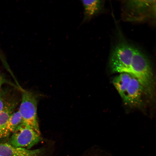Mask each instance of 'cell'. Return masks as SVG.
Instances as JSON below:
<instances>
[{
  "label": "cell",
  "mask_w": 156,
  "mask_h": 156,
  "mask_svg": "<svg viewBox=\"0 0 156 156\" xmlns=\"http://www.w3.org/2000/svg\"><path fill=\"white\" fill-rule=\"evenodd\" d=\"M129 73L139 80L143 86L144 93L152 98L153 93L154 82L151 65L147 57L136 48Z\"/></svg>",
  "instance_id": "obj_1"
},
{
  "label": "cell",
  "mask_w": 156,
  "mask_h": 156,
  "mask_svg": "<svg viewBox=\"0 0 156 156\" xmlns=\"http://www.w3.org/2000/svg\"><path fill=\"white\" fill-rule=\"evenodd\" d=\"M156 1L129 0L123 3L122 14L127 21L141 22L155 16Z\"/></svg>",
  "instance_id": "obj_2"
},
{
  "label": "cell",
  "mask_w": 156,
  "mask_h": 156,
  "mask_svg": "<svg viewBox=\"0 0 156 156\" xmlns=\"http://www.w3.org/2000/svg\"><path fill=\"white\" fill-rule=\"evenodd\" d=\"M135 48L122 42L114 47L110 55L109 65L113 73H129Z\"/></svg>",
  "instance_id": "obj_3"
},
{
  "label": "cell",
  "mask_w": 156,
  "mask_h": 156,
  "mask_svg": "<svg viewBox=\"0 0 156 156\" xmlns=\"http://www.w3.org/2000/svg\"><path fill=\"white\" fill-rule=\"evenodd\" d=\"M37 99L32 92L23 90L21 102L18 110L23 122L40 135L37 115Z\"/></svg>",
  "instance_id": "obj_4"
},
{
  "label": "cell",
  "mask_w": 156,
  "mask_h": 156,
  "mask_svg": "<svg viewBox=\"0 0 156 156\" xmlns=\"http://www.w3.org/2000/svg\"><path fill=\"white\" fill-rule=\"evenodd\" d=\"M41 139L40 135L23 122L12 133L7 143L14 147L29 149Z\"/></svg>",
  "instance_id": "obj_5"
},
{
  "label": "cell",
  "mask_w": 156,
  "mask_h": 156,
  "mask_svg": "<svg viewBox=\"0 0 156 156\" xmlns=\"http://www.w3.org/2000/svg\"><path fill=\"white\" fill-rule=\"evenodd\" d=\"M144 88L139 80L132 75L125 95L122 98L124 103L133 107H140L142 105V97Z\"/></svg>",
  "instance_id": "obj_6"
},
{
  "label": "cell",
  "mask_w": 156,
  "mask_h": 156,
  "mask_svg": "<svg viewBox=\"0 0 156 156\" xmlns=\"http://www.w3.org/2000/svg\"><path fill=\"white\" fill-rule=\"evenodd\" d=\"M44 151L43 148L31 150L0 143V155L2 156H42Z\"/></svg>",
  "instance_id": "obj_7"
},
{
  "label": "cell",
  "mask_w": 156,
  "mask_h": 156,
  "mask_svg": "<svg viewBox=\"0 0 156 156\" xmlns=\"http://www.w3.org/2000/svg\"><path fill=\"white\" fill-rule=\"evenodd\" d=\"M15 102L9 101L4 108L0 112V139L7 136V125L8 120L14 112L16 106Z\"/></svg>",
  "instance_id": "obj_8"
},
{
  "label": "cell",
  "mask_w": 156,
  "mask_h": 156,
  "mask_svg": "<svg viewBox=\"0 0 156 156\" xmlns=\"http://www.w3.org/2000/svg\"><path fill=\"white\" fill-rule=\"evenodd\" d=\"M84 8L82 23L89 21L101 9L102 2L100 0H81Z\"/></svg>",
  "instance_id": "obj_9"
},
{
  "label": "cell",
  "mask_w": 156,
  "mask_h": 156,
  "mask_svg": "<svg viewBox=\"0 0 156 156\" xmlns=\"http://www.w3.org/2000/svg\"><path fill=\"white\" fill-rule=\"evenodd\" d=\"M132 75L127 73H122L114 77L112 83L122 99L123 98Z\"/></svg>",
  "instance_id": "obj_10"
},
{
  "label": "cell",
  "mask_w": 156,
  "mask_h": 156,
  "mask_svg": "<svg viewBox=\"0 0 156 156\" xmlns=\"http://www.w3.org/2000/svg\"><path fill=\"white\" fill-rule=\"evenodd\" d=\"M23 122L22 116L19 111L14 112L10 116L7 122V137L12 133Z\"/></svg>",
  "instance_id": "obj_11"
},
{
  "label": "cell",
  "mask_w": 156,
  "mask_h": 156,
  "mask_svg": "<svg viewBox=\"0 0 156 156\" xmlns=\"http://www.w3.org/2000/svg\"><path fill=\"white\" fill-rule=\"evenodd\" d=\"M9 101L7 99L4 93L0 91V112L4 108Z\"/></svg>",
  "instance_id": "obj_12"
},
{
  "label": "cell",
  "mask_w": 156,
  "mask_h": 156,
  "mask_svg": "<svg viewBox=\"0 0 156 156\" xmlns=\"http://www.w3.org/2000/svg\"><path fill=\"white\" fill-rule=\"evenodd\" d=\"M8 83L6 79L0 72V88L5 83Z\"/></svg>",
  "instance_id": "obj_13"
},
{
  "label": "cell",
  "mask_w": 156,
  "mask_h": 156,
  "mask_svg": "<svg viewBox=\"0 0 156 156\" xmlns=\"http://www.w3.org/2000/svg\"><path fill=\"white\" fill-rule=\"evenodd\" d=\"M0 156H1V155H0Z\"/></svg>",
  "instance_id": "obj_14"
}]
</instances>
